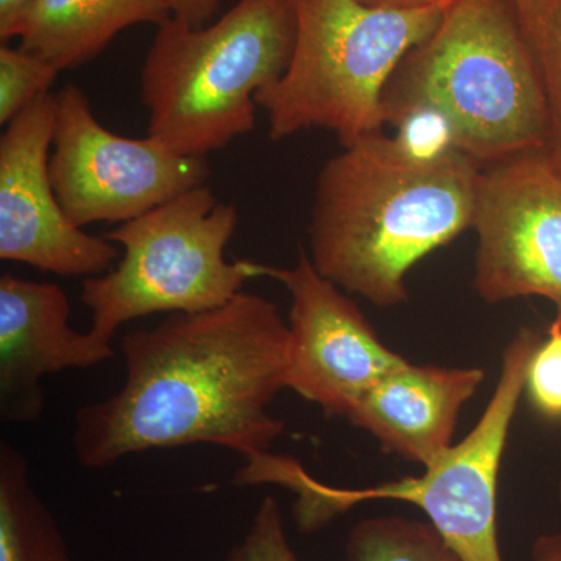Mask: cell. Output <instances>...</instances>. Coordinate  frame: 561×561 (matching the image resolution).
Returning a JSON list of instances; mask_svg holds the SVG:
<instances>
[{
    "mask_svg": "<svg viewBox=\"0 0 561 561\" xmlns=\"http://www.w3.org/2000/svg\"><path fill=\"white\" fill-rule=\"evenodd\" d=\"M290 345L275 302L247 291L128 332L124 386L77 412V461L103 470L131 454L198 443L245 461L272 453L284 423L268 408L287 389Z\"/></svg>",
    "mask_w": 561,
    "mask_h": 561,
    "instance_id": "cell-1",
    "label": "cell"
},
{
    "mask_svg": "<svg viewBox=\"0 0 561 561\" xmlns=\"http://www.w3.org/2000/svg\"><path fill=\"white\" fill-rule=\"evenodd\" d=\"M482 171L461 151L420 157L383 133L343 147L317 179L313 267L379 308L408 301L413 265L474 227Z\"/></svg>",
    "mask_w": 561,
    "mask_h": 561,
    "instance_id": "cell-2",
    "label": "cell"
},
{
    "mask_svg": "<svg viewBox=\"0 0 561 561\" xmlns=\"http://www.w3.org/2000/svg\"><path fill=\"white\" fill-rule=\"evenodd\" d=\"M387 125L415 110L446 122L482 168L548 150L545 87L512 0H456L402 58L382 95Z\"/></svg>",
    "mask_w": 561,
    "mask_h": 561,
    "instance_id": "cell-3",
    "label": "cell"
},
{
    "mask_svg": "<svg viewBox=\"0 0 561 561\" xmlns=\"http://www.w3.org/2000/svg\"><path fill=\"white\" fill-rule=\"evenodd\" d=\"M295 35L291 0H239L203 27L162 22L140 69L149 136L206 158L249 135L256 94L289 68Z\"/></svg>",
    "mask_w": 561,
    "mask_h": 561,
    "instance_id": "cell-4",
    "label": "cell"
},
{
    "mask_svg": "<svg viewBox=\"0 0 561 561\" xmlns=\"http://www.w3.org/2000/svg\"><path fill=\"white\" fill-rule=\"evenodd\" d=\"M297 21L289 68L256 94L268 136L324 128L350 147L383 133L382 95L402 58L446 9L391 10L359 0H291Z\"/></svg>",
    "mask_w": 561,
    "mask_h": 561,
    "instance_id": "cell-5",
    "label": "cell"
},
{
    "mask_svg": "<svg viewBox=\"0 0 561 561\" xmlns=\"http://www.w3.org/2000/svg\"><path fill=\"white\" fill-rule=\"evenodd\" d=\"M541 341L534 328L516 331L502 353L500 379L481 419L416 478L339 489L317 481L300 461L271 454L257 468L256 482L283 486L297 496L295 516L302 531L320 529L362 502H404L424 512L461 560L504 561L497 540V479L530 360Z\"/></svg>",
    "mask_w": 561,
    "mask_h": 561,
    "instance_id": "cell-6",
    "label": "cell"
},
{
    "mask_svg": "<svg viewBox=\"0 0 561 561\" xmlns=\"http://www.w3.org/2000/svg\"><path fill=\"white\" fill-rule=\"evenodd\" d=\"M238 224L236 206L217 201L203 184L106 232L124 256L114 271L83 279L80 298L91 311V334L111 343L127 321L209 311L249 280L268 278L271 265L225 257Z\"/></svg>",
    "mask_w": 561,
    "mask_h": 561,
    "instance_id": "cell-7",
    "label": "cell"
},
{
    "mask_svg": "<svg viewBox=\"0 0 561 561\" xmlns=\"http://www.w3.org/2000/svg\"><path fill=\"white\" fill-rule=\"evenodd\" d=\"M49 172L66 216L79 228L124 224L206 184V158L183 157L160 140L103 127L88 95L68 83L55 95Z\"/></svg>",
    "mask_w": 561,
    "mask_h": 561,
    "instance_id": "cell-8",
    "label": "cell"
},
{
    "mask_svg": "<svg viewBox=\"0 0 561 561\" xmlns=\"http://www.w3.org/2000/svg\"><path fill=\"white\" fill-rule=\"evenodd\" d=\"M472 230L482 301L545 298L561 316V172L548 151L483 168Z\"/></svg>",
    "mask_w": 561,
    "mask_h": 561,
    "instance_id": "cell-9",
    "label": "cell"
},
{
    "mask_svg": "<svg viewBox=\"0 0 561 561\" xmlns=\"http://www.w3.org/2000/svg\"><path fill=\"white\" fill-rule=\"evenodd\" d=\"M290 294L287 389L328 419H348L357 402L405 360L383 345L359 306L321 276L305 250L290 268L268 267Z\"/></svg>",
    "mask_w": 561,
    "mask_h": 561,
    "instance_id": "cell-10",
    "label": "cell"
},
{
    "mask_svg": "<svg viewBox=\"0 0 561 561\" xmlns=\"http://www.w3.org/2000/svg\"><path fill=\"white\" fill-rule=\"evenodd\" d=\"M55 95L21 111L0 138V260L60 276L105 275L116 243L88 234L61 208L51 184Z\"/></svg>",
    "mask_w": 561,
    "mask_h": 561,
    "instance_id": "cell-11",
    "label": "cell"
},
{
    "mask_svg": "<svg viewBox=\"0 0 561 561\" xmlns=\"http://www.w3.org/2000/svg\"><path fill=\"white\" fill-rule=\"evenodd\" d=\"M68 295L57 284L0 276V421L36 423L46 408L41 379L90 368L114 356L113 345L69 324Z\"/></svg>",
    "mask_w": 561,
    "mask_h": 561,
    "instance_id": "cell-12",
    "label": "cell"
},
{
    "mask_svg": "<svg viewBox=\"0 0 561 561\" xmlns=\"http://www.w3.org/2000/svg\"><path fill=\"white\" fill-rule=\"evenodd\" d=\"M483 379L481 368L405 360L375 383L346 420L368 432L383 453L427 468L456 445L461 409Z\"/></svg>",
    "mask_w": 561,
    "mask_h": 561,
    "instance_id": "cell-13",
    "label": "cell"
},
{
    "mask_svg": "<svg viewBox=\"0 0 561 561\" xmlns=\"http://www.w3.org/2000/svg\"><path fill=\"white\" fill-rule=\"evenodd\" d=\"M168 0H35L10 39L58 69L83 65L136 24L160 25L171 18Z\"/></svg>",
    "mask_w": 561,
    "mask_h": 561,
    "instance_id": "cell-14",
    "label": "cell"
},
{
    "mask_svg": "<svg viewBox=\"0 0 561 561\" xmlns=\"http://www.w3.org/2000/svg\"><path fill=\"white\" fill-rule=\"evenodd\" d=\"M0 561H72L60 526L31 482L27 457L0 443Z\"/></svg>",
    "mask_w": 561,
    "mask_h": 561,
    "instance_id": "cell-15",
    "label": "cell"
},
{
    "mask_svg": "<svg viewBox=\"0 0 561 561\" xmlns=\"http://www.w3.org/2000/svg\"><path fill=\"white\" fill-rule=\"evenodd\" d=\"M348 561H463L430 522L404 516L362 519L351 529Z\"/></svg>",
    "mask_w": 561,
    "mask_h": 561,
    "instance_id": "cell-16",
    "label": "cell"
},
{
    "mask_svg": "<svg viewBox=\"0 0 561 561\" xmlns=\"http://www.w3.org/2000/svg\"><path fill=\"white\" fill-rule=\"evenodd\" d=\"M548 99V154L561 172V0H512Z\"/></svg>",
    "mask_w": 561,
    "mask_h": 561,
    "instance_id": "cell-17",
    "label": "cell"
},
{
    "mask_svg": "<svg viewBox=\"0 0 561 561\" xmlns=\"http://www.w3.org/2000/svg\"><path fill=\"white\" fill-rule=\"evenodd\" d=\"M61 70L21 47H0V124L9 125L43 95Z\"/></svg>",
    "mask_w": 561,
    "mask_h": 561,
    "instance_id": "cell-18",
    "label": "cell"
},
{
    "mask_svg": "<svg viewBox=\"0 0 561 561\" xmlns=\"http://www.w3.org/2000/svg\"><path fill=\"white\" fill-rule=\"evenodd\" d=\"M225 561H301L291 549L275 497L262 500L245 537Z\"/></svg>",
    "mask_w": 561,
    "mask_h": 561,
    "instance_id": "cell-19",
    "label": "cell"
},
{
    "mask_svg": "<svg viewBox=\"0 0 561 561\" xmlns=\"http://www.w3.org/2000/svg\"><path fill=\"white\" fill-rule=\"evenodd\" d=\"M526 390L535 408L549 416L561 419V316L546 331L527 373Z\"/></svg>",
    "mask_w": 561,
    "mask_h": 561,
    "instance_id": "cell-20",
    "label": "cell"
},
{
    "mask_svg": "<svg viewBox=\"0 0 561 561\" xmlns=\"http://www.w3.org/2000/svg\"><path fill=\"white\" fill-rule=\"evenodd\" d=\"M224 0H168L172 18L192 27L209 24Z\"/></svg>",
    "mask_w": 561,
    "mask_h": 561,
    "instance_id": "cell-21",
    "label": "cell"
},
{
    "mask_svg": "<svg viewBox=\"0 0 561 561\" xmlns=\"http://www.w3.org/2000/svg\"><path fill=\"white\" fill-rule=\"evenodd\" d=\"M35 0H0V39L10 41L14 25Z\"/></svg>",
    "mask_w": 561,
    "mask_h": 561,
    "instance_id": "cell-22",
    "label": "cell"
},
{
    "mask_svg": "<svg viewBox=\"0 0 561 561\" xmlns=\"http://www.w3.org/2000/svg\"><path fill=\"white\" fill-rule=\"evenodd\" d=\"M368 7L391 10L448 9L456 0H359Z\"/></svg>",
    "mask_w": 561,
    "mask_h": 561,
    "instance_id": "cell-23",
    "label": "cell"
},
{
    "mask_svg": "<svg viewBox=\"0 0 561 561\" xmlns=\"http://www.w3.org/2000/svg\"><path fill=\"white\" fill-rule=\"evenodd\" d=\"M531 561H561V534L538 537L531 546Z\"/></svg>",
    "mask_w": 561,
    "mask_h": 561,
    "instance_id": "cell-24",
    "label": "cell"
},
{
    "mask_svg": "<svg viewBox=\"0 0 561 561\" xmlns=\"http://www.w3.org/2000/svg\"><path fill=\"white\" fill-rule=\"evenodd\" d=\"M559 496H560V501H561V479H560V482H559Z\"/></svg>",
    "mask_w": 561,
    "mask_h": 561,
    "instance_id": "cell-25",
    "label": "cell"
}]
</instances>
